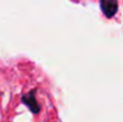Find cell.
Returning a JSON list of instances; mask_svg holds the SVG:
<instances>
[{"instance_id": "cell-2", "label": "cell", "mask_w": 123, "mask_h": 122, "mask_svg": "<svg viewBox=\"0 0 123 122\" xmlns=\"http://www.w3.org/2000/svg\"><path fill=\"white\" fill-rule=\"evenodd\" d=\"M100 10L106 18H112L118 11L117 0H99Z\"/></svg>"}, {"instance_id": "cell-1", "label": "cell", "mask_w": 123, "mask_h": 122, "mask_svg": "<svg viewBox=\"0 0 123 122\" xmlns=\"http://www.w3.org/2000/svg\"><path fill=\"white\" fill-rule=\"evenodd\" d=\"M36 92H37V89H34L30 92H28V93L22 96L23 104H25L30 109V111L32 114H38L41 111V107H40V104H38V102L36 99Z\"/></svg>"}]
</instances>
